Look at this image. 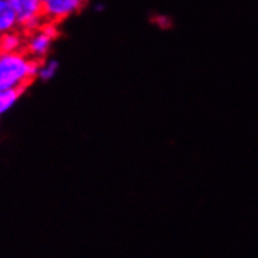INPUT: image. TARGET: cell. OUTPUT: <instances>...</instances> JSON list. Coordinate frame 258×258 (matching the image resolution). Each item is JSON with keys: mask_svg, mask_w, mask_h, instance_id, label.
I'll list each match as a JSON object with an SVG mask.
<instances>
[{"mask_svg": "<svg viewBox=\"0 0 258 258\" xmlns=\"http://www.w3.org/2000/svg\"><path fill=\"white\" fill-rule=\"evenodd\" d=\"M58 69H59V63L56 59H45V61L39 63L38 79L41 82H50L58 74Z\"/></svg>", "mask_w": 258, "mask_h": 258, "instance_id": "obj_8", "label": "cell"}, {"mask_svg": "<svg viewBox=\"0 0 258 258\" xmlns=\"http://www.w3.org/2000/svg\"><path fill=\"white\" fill-rule=\"evenodd\" d=\"M24 39L14 30L0 35V52H18L22 49Z\"/></svg>", "mask_w": 258, "mask_h": 258, "instance_id": "obj_6", "label": "cell"}, {"mask_svg": "<svg viewBox=\"0 0 258 258\" xmlns=\"http://www.w3.org/2000/svg\"><path fill=\"white\" fill-rule=\"evenodd\" d=\"M55 38L56 36L50 35L47 30H44L41 27L39 30H35V32H32L30 38L27 39V42H25V50H27V53L32 56V58L42 59V58H45V56L49 55Z\"/></svg>", "mask_w": 258, "mask_h": 258, "instance_id": "obj_3", "label": "cell"}, {"mask_svg": "<svg viewBox=\"0 0 258 258\" xmlns=\"http://www.w3.org/2000/svg\"><path fill=\"white\" fill-rule=\"evenodd\" d=\"M8 2L18 14V21L22 28L35 32L42 27V0H8Z\"/></svg>", "mask_w": 258, "mask_h": 258, "instance_id": "obj_2", "label": "cell"}, {"mask_svg": "<svg viewBox=\"0 0 258 258\" xmlns=\"http://www.w3.org/2000/svg\"><path fill=\"white\" fill-rule=\"evenodd\" d=\"M39 59L28 53L0 52V89H25L38 79Z\"/></svg>", "mask_w": 258, "mask_h": 258, "instance_id": "obj_1", "label": "cell"}, {"mask_svg": "<svg viewBox=\"0 0 258 258\" xmlns=\"http://www.w3.org/2000/svg\"><path fill=\"white\" fill-rule=\"evenodd\" d=\"M24 89H0V116H4L18 103Z\"/></svg>", "mask_w": 258, "mask_h": 258, "instance_id": "obj_7", "label": "cell"}, {"mask_svg": "<svg viewBox=\"0 0 258 258\" xmlns=\"http://www.w3.org/2000/svg\"><path fill=\"white\" fill-rule=\"evenodd\" d=\"M154 21H155V24H157L160 28H169V27L172 25V21H171L169 18H166V16H158V18H155Z\"/></svg>", "mask_w": 258, "mask_h": 258, "instance_id": "obj_9", "label": "cell"}, {"mask_svg": "<svg viewBox=\"0 0 258 258\" xmlns=\"http://www.w3.org/2000/svg\"><path fill=\"white\" fill-rule=\"evenodd\" d=\"M19 25L18 14L14 13L8 0H0V35L11 32Z\"/></svg>", "mask_w": 258, "mask_h": 258, "instance_id": "obj_5", "label": "cell"}, {"mask_svg": "<svg viewBox=\"0 0 258 258\" xmlns=\"http://www.w3.org/2000/svg\"><path fill=\"white\" fill-rule=\"evenodd\" d=\"M83 5V0H42L44 16L52 21H61L77 13Z\"/></svg>", "mask_w": 258, "mask_h": 258, "instance_id": "obj_4", "label": "cell"}]
</instances>
